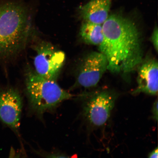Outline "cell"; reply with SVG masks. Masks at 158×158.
<instances>
[{
    "mask_svg": "<svg viewBox=\"0 0 158 158\" xmlns=\"http://www.w3.org/2000/svg\"><path fill=\"white\" fill-rule=\"evenodd\" d=\"M108 62L101 52H93L85 56L81 62L73 87H94L100 81L106 70Z\"/></svg>",
    "mask_w": 158,
    "mask_h": 158,
    "instance_id": "8992f818",
    "label": "cell"
},
{
    "mask_svg": "<svg viewBox=\"0 0 158 158\" xmlns=\"http://www.w3.org/2000/svg\"><path fill=\"white\" fill-rule=\"evenodd\" d=\"M103 41L99 46L114 73L128 74L143 60L141 33L131 19L119 13L109 15L102 25Z\"/></svg>",
    "mask_w": 158,
    "mask_h": 158,
    "instance_id": "6da1fadb",
    "label": "cell"
},
{
    "mask_svg": "<svg viewBox=\"0 0 158 158\" xmlns=\"http://www.w3.org/2000/svg\"><path fill=\"white\" fill-rule=\"evenodd\" d=\"M25 83L30 105L38 114L52 110L73 96L61 88L56 81L39 76L29 66L25 71Z\"/></svg>",
    "mask_w": 158,
    "mask_h": 158,
    "instance_id": "3957f363",
    "label": "cell"
},
{
    "mask_svg": "<svg viewBox=\"0 0 158 158\" xmlns=\"http://www.w3.org/2000/svg\"><path fill=\"white\" fill-rule=\"evenodd\" d=\"M158 72V62L155 59H149L143 61L138 69V87L133 94L143 93L151 95H157Z\"/></svg>",
    "mask_w": 158,
    "mask_h": 158,
    "instance_id": "ba28073f",
    "label": "cell"
},
{
    "mask_svg": "<svg viewBox=\"0 0 158 158\" xmlns=\"http://www.w3.org/2000/svg\"><path fill=\"white\" fill-rule=\"evenodd\" d=\"M151 41L156 51H158V32L157 27H155L151 36Z\"/></svg>",
    "mask_w": 158,
    "mask_h": 158,
    "instance_id": "8fae6325",
    "label": "cell"
},
{
    "mask_svg": "<svg viewBox=\"0 0 158 158\" xmlns=\"http://www.w3.org/2000/svg\"><path fill=\"white\" fill-rule=\"evenodd\" d=\"M158 151L157 148H156L155 150L151 152L148 156V157L149 158H158Z\"/></svg>",
    "mask_w": 158,
    "mask_h": 158,
    "instance_id": "4fadbf2b",
    "label": "cell"
},
{
    "mask_svg": "<svg viewBox=\"0 0 158 158\" xmlns=\"http://www.w3.org/2000/svg\"><path fill=\"white\" fill-rule=\"evenodd\" d=\"M31 28L29 10L23 2L0 3V59L20 52L30 37Z\"/></svg>",
    "mask_w": 158,
    "mask_h": 158,
    "instance_id": "7a4b0ae2",
    "label": "cell"
},
{
    "mask_svg": "<svg viewBox=\"0 0 158 158\" xmlns=\"http://www.w3.org/2000/svg\"><path fill=\"white\" fill-rule=\"evenodd\" d=\"M22 108L18 91L12 88L0 90V120L15 131L19 129Z\"/></svg>",
    "mask_w": 158,
    "mask_h": 158,
    "instance_id": "52a82bcc",
    "label": "cell"
},
{
    "mask_svg": "<svg viewBox=\"0 0 158 158\" xmlns=\"http://www.w3.org/2000/svg\"><path fill=\"white\" fill-rule=\"evenodd\" d=\"M83 106L84 116L89 123L96 127L104 125L110 118L117 95L107 90L86 94Z\"/></svg>",
    "mask_w": 158,
    "mask_h": 158,
    "instance_id": "277c9868",
    "label": "cell"
},
{
    "mask_svg": "<svg viewBox=\"0 0 158 158\" xmlns=\"http://www.w3.org/2000/svg\"><path fill=\"white\" fill-rule=\"evenodd\" d=\"M80 34L82 40L87 44L99 46L103 41L102 25L83 21Z\"/></svg>",
    "mask_w": 158,
    "mask_h": 158,
    "instance_id": "30bf717a",
    "label": "cell"
},
{
    "mask_svg": "<svg viewBox=\"0 0 158 158\" xmlns=\"http://www.w3.org/2000/svg\"><path fill=\"white\" fill-rule=\"evenodd\" d=\"M34 48L35 72L43 77L56 81L64 64V53L47 41H41Z\"/></svg>",
    "mask_w": 158,
    "mask_h": 158,
    "instance_id": "5b68a950",
    "label": "cell"
},
{
    "mask_svg": "<svg viewBox=\"0 0 158 158\" xmlns=\"http://www.w3.org/2000/svg\"><path fill=\"white\" fill-rule=\"evenodd\" d=\"M158 100L157 99L154 102L152 107L153 117L156 121L158 119Z\"/></svg>",
    "mask_w": 158,
    "mask_h": 158,
    "instance_id": "7c38bea8",
    "label": "cell"
},
{
    "mask_svg": "<svg viewBox=\"0 0 158 158\" xmlns=\"http://www.w3.org/2000/svg\"><path fill=\"white\" fill-rule=\"evenodd\" d=\"M113 0H90L79 8L78 13L84 21L102 25L108 18Z\"/></svg>",
    "mask_w": 158,
    "mask_h": 158,
    "instance_id": "9c48e42d",
    "label": "cell"
}]
</instances>
